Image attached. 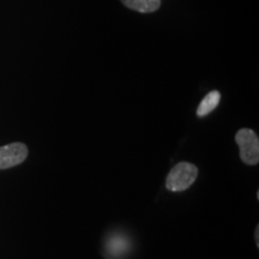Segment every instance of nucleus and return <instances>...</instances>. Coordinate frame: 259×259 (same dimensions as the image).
<instances>
[{
    "label": "nucleus",
    "instance_id": "20e7f679",
    "mask_svg": "<svg viewBox=\"0 0 259 259\" xmlns=\"http://www.w3.org/2000/svg\"><path fill=\"white\" fill-rule=\"evenodd\" d=\"M220 100H221V94L218 90L210 92L199 103L198 108H197V116L203 118V116L210 114L219 106Z\"/></svg>",
    "mask_w": 259,
    "mask_h": 259
},
{
    "label": "nucleus",
    "instance_id": "39448f33",
    "mask_svg": "<svg viewBox=\"0 0 259 259\" xmlns=\"http://www.w3.org/2000/svg\"><path fill=\"white\" fill-rule=\"evenodd\" d=\"M121 3L127 8L142 14L156 11L161 5V0H121Z\"/></svg>",
    "mask_w": 259,
    "mask_h": 259
},
{
    "label": "nucleus",
    "instance_id": "7ed1b4c3",
    "mask_svg": "<svg viewBox=\"0 0 259 259\" xmlns=\"http://www.w3.org/2000/svg\"><path fill=\"white\" fill-rule=\"evenodd\" d=\"M28 147L24 143H12L0 147V169L18 166L28 157Z\"/></svg>",
    "mask_w": 259,
    "mask_h": 259
},
{
    "label": "nucleus",
    "instance_id": "f03ea898",
    "mask_svg": "<svg viewBox=\"0 0 259 259\" xmlns=\"http://www.w3.org/2000/svg\"><path fill=\"white\" fill-rule=\"evenodd\" d=\"M235 142L240 149V158L245 164L255 166L259 162V138L253 130L240 128L235 135Z\"/></svg>",
    "mask_w": 259,
    "mask_h": 259
},
{
    "label": "nucleus",
    "instance_id": "423d86ee",
    "mask_svg": "<svg viewBox=\"0 0 259 259\" xmlns=\"http://www.w3.org/2000/svg\"><path fill=\"white\" fill-rule=\"evenodd\" d=\"M255 244H257V247H259V226L255 227Z\"/></svg>",
    "mask_w": 259,
    "mask_h": 259
},
{
    "label": "nucleus",
    "instance_id": "f257e3e1",
    "mask_svg": "<svg viewBox=\"0 0 259 259\" xmlns=\"http://www.w3.org/2000/svg\"><path fill=\"white\" fill-rule=\"evenodd\" d=\"M198 177V168L190 162H180L171 168L166 178L167 190L181 192L190 189Z\"/></svg>",
    "mask_w": 259,
    "mask_h": 259
}]
</instances>
